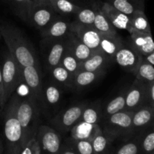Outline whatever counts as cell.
Instances as JSON below:
<instances>
[{"mask_svg":"<svg viewBox=\"0 0 154 154\" xmlns=\"http://www.w3.org/2000/svg\"><path fill=\"white\" fill-rule=\"evenodd\" d=\"M80 64L81 63L73 55H72L66 50V52L60 61V65H61L66 70L69 71L72 75H74L79 70Z\"/></svg>","mask_w":154,"mask_h":154,"instance_id":"cell-36","label":"cell"},{"mask_svg":"<svg viewBox=\"0 0 154 154\" xmlns=\"http://www.w3.org/2000/svg\"><path fill=\"white\" fill-rule=\"evenodd\" d=\"M154 108L148 104L144 105L141 108L133 111L132 118V132H141L153 125Z\"/></svg>","mask_w":154,"mask_h":154,"instance_id":"cell-14","label":"cell"},{"mask_svg":"<svg viewBox=\"0 0 154 154\" xmlns=\"http://www.w3.org/2000/svg\"><path fill=\"white\" fill-rule=\"evenodd\" d=\"M17 96V94H13L11 96L5 110V154H20L23 148L22 128L16 116Z\"/></svg>","mask_w":154,"mask_h":154,"instance_id":"cell-2","label":"cell"},{"mask_svg":"<svg viewBox=\"0 0 154 154\" xmlns=\"http://www.w3.org/2000/svg\"><path fill=\"white\" fill-rule=\"evenodd\" d=\"M76 15V22L84 24L86 26H93L96 11L90 8H80V10L75 14Z\"/></svg>","mask_w":154,"mask_h":154,"instance_id":"cell-37","label":"cell"},{"mask_svg":"<svg viewBox=\"0 0 154 154\" xmlns=\"http://www.w3.org/2000/svg\"><path fill=\"white\" fill-rule=\"evenodd\" d=\"M146 102L154 108V81L147 83V85H146Z\"/></svg>","mask_w":154,"mask_h":154,"instance_id":"cell-40","label":"cell"},{"mask_svg":"<svg viewBox=\"0 0 154 154\" xmlns=\"http://www.w3.org/2000/svg\"><path fill=\"white\" fill-rule=\"evenodd\" d=\"M52 7L57 13L62 14H76L81 7L76 5L70 0H48Z\"/></svg>","mask_w":154,"mask_h":154,"instance_id":"cell-33","label":"cell"},{"mask_svg":"<svg viewBox=\"0 0 154 154\" xmlns=\"http://www.w3.org/2000/svg\"><path fill=\"white\" fill-rule=\"evenodd\" d=\"M113 141V138L105 135L103 132H100L91 141L93 153L94 154H108L111 143Z\"/></svg>","mask_w":154,"mask_h":154,"instance_id":"cell-30","label":"cell"},{"mask_svg":"<svg viewBox=\"0 0 154 154\" xmlns=\"http://www.w3.org/2000/svg\"><path fill=\"white\" fill-rule=\"evenodd\" d=\"M131 26L132 29L143 32H151L148 19L144 11H136L130 16Z\"/></svg>","mask_w":154,"mask_h":154,"instance_id":"cell-31","label":"cell"},{"mask_svg":"<svg viewBox=\"0 0 154 154\" xmlns=\"http://www.w3.org/2000/svg\"><path fill=\"white\" fill-rule=\"evenodd\" d=\"M67 144L70 146L77 154H94L92 142L88 140H74L71 138Z\"/></svg>","mask_w":154,"mask_h":154,"instance_id":"cell-35","label":"cell"},{"mask_svg":"<svg viewBox=\"0 0 154 154\" xmlns=\"http://www.w3.org/2000/svg\"><path fill=\"white\" fill-rule=\"evenodd\" d=\"M146 85L147 83L135 78L126 93V108L134 111L146 105Z\"/></svg>","mask_w":154,"mask_h":154,"instance_id":"cell-11","label":"cell"},{"mask_svg":"<svg viewBox=\"0 0 154 154\" xmlns=\"http://www.w3.org/2000/svg\"><path fill=\"white\" fill-rule=\"evenodd\" d=\"M71 138L74 140H92L100 132H102V127L98 123H89L80 120L70 129Z\"/></svg>","mask_w":154,"mask_h":154,"instance_id":"cell-17","label":"cell"},{"mask_svg":"<svg viewBox=\"0 0 154 154\" xmlns=\"http://www.w3.org/2000/svg\"><path fill=\"white\" fill-rule=\"evenodd\" d=\"M0 154H5V149H4V144L2 138H0Z\"/></svg>","mask_w":154,"mask_h":154,"instance_id":"cell-44","label":"cell"},{"mask_svg":"<svg viewBox=\"0 0 154 154\" xmlns=\"http://www.w3.org/2000/svg\"><path fill=\"white\" fill-rule=\"evenodd\" d=\"M101 11L115 29L127 30L129 32L132 28L130 17L116 9L107 2L103 3Z\"/></svg>","mask_w":154,"mask_h":154,"instance_id":"cell-15","label":"cell"},{"mask_svg":"<svg viewBox=\"0 0 154 154\" xmlns=\"http://www.w3.org/2000/svg\"><path fill=\"white\" fill-rule=\"evenodd\" d=\"M138 137L140 152L143 154H153L154 151V131L153 125L140 132Z\"/></svg>","mask_w":154,"mask_h":154,"instance_id":"cell-27","label":"cell"},{"mask_svg":"<svg viewBox=\"0 0 154 154\" xmlns=\"http://www.w3.org/2000/svg\"><path fill=\"white\" fill-rule=\"evenodd\" d=\"M133 111L123 110L103 119V133L113 139L133 135L132 118Z\"/></svg>","mask_w":154,"mask_h":154,"instance_id":"cell-4","label":"cell"},{"mask_svg":"<svg viewBox=\"0 0 154 154\" xmlns=\"http://www.w3.org/2000/svg\"><path fill=\"white\" fill-rule=\"evenodd\" d=\"M32 3H38V2H46L48 0H30Z\"/></svg>","mask_w":154,"mask_h":154,"instance_id":"cell-45","label":"cell"},{"mask_svg":"<svg viewBox=\"0 0 154 154\" xmlns=\"http://www.w3.org/2000/svg\"><path fill=\"white\" fill-rule=\"evenodd\" d=\"M135 78L148 83L154 81V67L142 59L135 73Z\"/></svg>","mask_w":154,"mask_h":154,"instance_id":"cell-32","label":"cell"},{"mask_svg":"<svg viewBox=\"0 0 154 154\" xmlns=\"http://www.w3.org/2000/svg\"><path fill=\"white\" fill-rule=\"evenodd\" d=\"M0 38H1V32H0Z\"/></svg>","mask_w":154,"mask_h":154,"instance_id":"cell-47","label":"cell"},{"mask_svg":"<svg viewBox=\"0 0 154 154\" xmlns=\"http://www.w3.org/2000/svg\"><path fill=\"white\" fill-rule=\"evenodd\" d=\"M105 71L89 72V71H78L73 75V88L81 90L90 87L96 81L104 76Z\"/></svg>","mask_w":154,"mask_h":154,"instance_id":"cell-21","label":"cell"},{"mask_svg":"<svg viewBox=\"0 0 154 154\" xmlns=\"http://www.w3.org/2000/svg\"><path fill=\"white\" fill-rule=\"evenodd\" d=\"M32 96L25 99L17 96L16 105V116L23 131L22 144L23 146L36 135L38 128L40 108Z\"/></svg>","mask_w":154,"mask_h":154,"instance_id":"cell-3","label":"cell"},{"mask_svg":"<svg viewBox=\"0 0 154 154\" xmlns=\"http://www.w3.org/2000/svg\"><path fill=\"white\" fill-rule=\"evenodd\" d=\"M70 25L68 20L57 17L42 30V36L48 40L61 38L70 32Z\"/></svg>","mask_w":154,"mask_h":154,"instance_id":"cell-18","label":"cell"},{"mask_svg":"<svg viewBox=\"0 0 154 154\" xmlns=\"http://www.w3.org/2000/svg\"><path fill=\"white\" fill-rule=\"evenodd\" d=\"M0 32L9 53L21 67L34 66L40 68L34 48L19 29L5 23L0 27Z\"/></svg>","mask_w":154,"mask_h":154,"instance_id":"cell-1","label":"cell"},{"mask_svg":"<svg viewBox=\"0 0 154 154\" xmlns=\"http://www.w3.org/2000/svg\"><path fill=\"white\" fill-rule=\"evenodd\" d=\"M66 36L61 38L51 40L52 41V45L48 50L46 57L47 66L49 70L60 65L66 50Z\"/></svg>","mask_w":154,"mask_h":154,"instance_id":"cell-20","label":"cell"},{"mask_svg":"<svg viewBox=\"0 0 154 154\" xmlns=\"http://www.w3.org/2000/svg\"><path fill=\"white\" fill-rule=\"evenodd\" d=\"M143 57V60H145L146 62H147L148 63L151 64L152 66H154V52L150 53V54H147V55L144 56Z\"/></svg>","mask_w":154,"mask_h":154,"instance_id":"cell-43","label":"cell"},{"mask_svg":"<svg viewBox=\"0 0 154 154\" xmlns=\"http://www.w3.org/2000/svg\"><path fill=\"white\" fill-rule=\"evenodd\" d=\"M86 105L87 104L84 102H80L58 113L51 120L54 129L60 132H69L70 129L81 120Z\"/></svg>","mask_w":154,"mask_h":154,"instance_id":"cell-6","label":"cell"},{"mask_svg":"<svg viewBox=\"0 0 154 154\" xmlns=\"http://www.w3.org/2000/svg\"><path fill=\"white\" fill-rule=\"evenodd\" d=\"M123 42L120 37L115 35H101L99 50L111 60L114 58L116 53L123 45Z\"/></svg>","mask_w":154,"mask_h":154,"instance_id":"cell-22","label":"cell"},{"mask_svg":"<svg viewBox=\"0 0 154 154\" xmlns=\"http://www.w3.org/2000/svg\"><path fill=\"white\" fill-rule=\"evenodd\" d=\"M6 102L5 99V93H4V87H3V80L2 75V69L0 66V108L2 110L5 105Z\"/></svg>","mask_w":154,"mask_h":154,"instance_id":"cell-41","label":"cell"},{"mask_svg":"<svg viewBox=\"0 0 154 154\" xmlns=\"http://www.w3.org/2000/svg\"><path fill=\"white\" fill-rule=\"evenodd\" d=\"M50 72H51L53 79L56 82L66 86V87L73 88V84H72L73 75L69 71L66 70L64 67H63L61 65H58V66L52 68Z\"/></svg>","mask_w":154,"mask_h":154,"instance_id":"cell-29","label":"cell"},{"mask_svg":"<svg viewBox=\"0 0 154 154\" xmlns=\"http://www.w3.org/2000/svg\"><path fill=\"white\" fill-rule=\"evenodd\" d=\"M23 80L28 87L30 96H32L38 104L45 108L43 97V83L40 68L34 66L21 67Z\"/></svg>","mask_w":154,"mask_h":154,"instance_id":"cell-7","label":"cell"},{"mask_svg":"<svg viewBox=\"0 0 154 154\" xmlns=\"http://www.w3.org/2000/svg\"><path fill=\"white\" fill-rule=\"evenodd\" d=\"M140 153L138 138L133 141H129L119 147L114 154H138Z\"/></svg>","mask_w":154,"mask_h":154,"instance_id":"cell-38","label":"cell"},{"mask_svg":"<svg viewBox=\"0 0 154 154\" xmlns=\"http://www.w3.org/2000/svg\"><path fill=\"white\" fill-rule=\"evenodd\" d=\"M111 60L108 56L105 55L102 51L99 49L95 51L88 59L81 63L78 71H105V68L108 66Z\"/></svg>","mask_w":154,"mask_h":154,"instance_id":"cell-19","label":"cell"},{"mask_svg":"<svg viewBox=\"0 0 154 154\" xmlns=\"http://www.w3.org/2000/svg\"><path fill=\"white\" fill-rule=\"evenodd\" d=\"M93 28L101 35H117V30L114 26L111 23L103 12L99 10L96 11Z\"/></svg>","mask_w":154,"mask_h":154,"instance_id":"cell-24","label":"cell"},{"mask_svg":"<svg viewBox=\"0 0 154 154\" xmlns=\"http://www.w3.org/2000/svg\"><path fill=\"white\" fill-rule=\"evenodd\" d=\"M20 154H41L40 145L36 135L23 146Z\"/></svg>","mask_w":154,"mask_h":154,"instance_id":"cell-39","label":"cell"},{"mask_svg":"<svg viewBox=\"0 0 154 154\" xmlns=\"http://www.w3.org/2000/svg\"><path fill=\"white\" fill-rule=\"evenodd\" d=\"M101 115H102V108L99 102L86 105L81 115V120L89 123L96 124L99 123V120H101Z\"/></svg>","mask_w":154,"mask_h":154,"instance_id":"cell-28","label":"cell"},{"mask_svg":"<svg viewBox=\"0 0 154 154\" xmlns=\"http://www.w3.org/2000/svg\"><path fill=\"white\" fill-rule=\"evenodd\" d=\"M70 32L74 33L93 51L99 49L101 35L93 28V26L84 25L75 21L71 23Z\"/></svg>","mask_w":154,"mask_h":154,"instance_id":"cell-10","label":"cell"},{"mask_svg":"<svg viewBox=\"0 0 154 154\" xmlns=\"http://www.w3.org/2000/svg\"><path fill=\"white\" fill-rule=\"evenodd\" d=\"M60 154H77L75 150L68 144H62Z\"/></svg>","mask_w":154,"mask_h":154,"instance_id":"cell-42","label":"cell"},{"mask_svg":"<svg viewBox=\"0 0 154 154\" xmlns=\"http://www.w3.org/2000/svg\"><path fill=\"white\" fill-rule=\"evenodd\" d=\"M5 99L7 102L23 80L21 66L8 52L5 55L1 66Z\"/></svg>","mask_w":154,"mask_h":154,"instance_id":"cell-5","label":"cell"},{"mask_svg":"<svg viewBox=\"0 0 154 154\" xmlns=\"http://www.w3.org/2000/svg\"><path fill=\"white\" fill-rule=\"evenodd\" d=\"M14 11L23 20L28 22L29 14L33 3L30 0H8Z\"/></svg>","mask_w":154,"mask_h":154,"instance_id":"cell-34","label":"cell"},{"mask_svg":"<svg viewBox=\"0 0 154 154\" xmlns=\"http://www.w3.org/2000/svg\"><path fill=\"white\" fill-rule=\"evenodd\" d=\"M66 51L73 55L80 63L88 59L94 51L83 43L74 33L69 32L66 36Z\"/></svg>","mask_w":154,"mask_h":154,"instance_id":"cell-16","label":"cell"},{"mask_svg":"<svg viewBox=\"0 0 154 154\" xmlns=\"http://www.w3.org/2000/svg\"><path fill=\"white\" fill-rule=\"evenodd\" d=\"M1 114H2V109L0 108V116H1Z\"/></svg>","mask_w":154,"mask_h":154,"instance_id":"cell-46","label":"cell"},{"mask_svg":"<svg viewBox=\"0 0 154 154\" xmlns=\"http://www.w3.org/2000/svg\"><path fill=\"white\" fill-rule=\"evenodd\" d=\"M57 13L49 1L33 3L29 14L28 23L42 30L57 17Z\"/></svg>","mask_w":154,"mask_h":154,"instance_id":"cell-9","label":"cell"},{"mask_svg":"<svg viewBox=\"0 0 154 154\" xmlns=\"http://www.w3.org/2000/svg\"><path fill=\"white\" fill-rule=\"evenodd\" d=\"M127 89L122 90L117 96L113 98L102 111L101 118L104 119L108 116L125 110L126 108V93Z\"/></svg>","mask_w":154,"mask_h":154,"instance_id":"cell-25","label":"cell"},{"mask_svg":"<svg viewBox=\"0 0 154 154\" xmlns=\"http://www.w3.org/2000/svg\"><path fill=\"white\" fill-rule=\"evenodd\" d=\"M130 41L129 45L142 57L154 52V43L151 32H143L131 28L129 31Z\"/></svg>","mask_w":154,"mask_h":154,"instance_id":"cell-13","label":"cell"},{"mask_svg":"<svg viewBox=\"0 0 154 154\" xmlns=\"http://www.w3.org/2000/svg\"><path fill=\"white\" fill-rule=\"evenodd\" d=\"M114 59L122 69L134 74L143 57L129 45H123L116 53Z\"/></svg>","mask_w":154,"mask_h":154,"instance_id":"cell-12","label":"cell"},{"mask_svg":"<svg viewBox=\"0 0 154 154\" xmlns=\"http://www.w3.org/2000/svg\"><path fill=\"white\" fill-rule=\"evenodd\" d=\"M36 138L40 145L41 154H60L61 137L55 129L46 125H41L38 128Z\"/></svg>","mask_w":154,"mask_h":154,"instance_id":"cell-8","label":"cell"},{"mask_svg":"<svg viewBox=\"0 0 154 154\" xmlns=\"http://www.w3.org/2000/svg\"><path fill=\"white\" fill-rule=\"evenodd\" d=\"M43 97L45 108L55 106L61 99L60 89L52 83L43 84Z\"/></svg>","mask_w":154,"mask_h":154,"instance_id":"cell-26","label":"cell"},{"mask_svg":"<svg viewBox=\"0 0 154 154\" xmlns=\"http://www.w3.org/2000/svg\"><path fill=\"white\" fill-rule=\"evenodd\" d=\"M107 2L129 17L136 11H144V0H108Z\"/></svg>","mask_w":154,"mask_h":154,"instance_id":"cell-23","label":"cell"}]
</instances>
